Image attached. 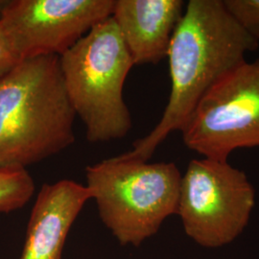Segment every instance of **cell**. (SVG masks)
Returning <instances> with one entry per match:
<instances>
[{"mask_svg": "<svg viewBox=\"0 0 259 259\" xmlns=\"http://www.w3.org/2000/svg\"><path fill=\"white\" fill-rule=\"evenodd\" d=\"M258 47L224 0H190L167 53L171 93L166 108L157 126L124 155L147 161L172 132H181L204 94Z\"/></svg>", "mask_w": 259, "mask_h": 259, "instance_id": "1", "label": "cell"}, {"mask_svg": "<svg viewBox=\"0 0 259 259\" xmlns=\"http://www.w3.org/2000/svg\"><path fill=\"white\" fill-rule=\"evenodd\" d=\"M59 56L20 61L0 78V167L25 168L75 141Z\"/></svg>", "mask_w": 259, "mask_h": 259, "instance_id": "2", "label": "cell"}, {"mask_svg": "<svg viewBox=\"0 0 259 259\" xmlns=\"http://www.w3.org/2000/svg\"><path fill=\"white\" fill-rule=\"evenodd\" d=\"M134 65L111 17L60 56L65 93L91 143L122 139L132 128L123 88Z\"/></svg>", "mask_w": 259, "mask_h": 259, "instance_id": "3", "label": "cell"}, {"mask_svg": "<svg viewBox=\"0 0 259 259\" xmlns=\"http://www.w3.org/2000/svg\"><path fill=\"white\" fill-rule=\"evenodd\" d=\"M85 179L102 222L123 246L138 247L177 214L182 174L175 163L122 154L87 167Z\"/></svg>", "mask_w": 259, "mask_h": 259, "instance_id": "4", "label": "cell"}, {"mask_svg": "<svg viewBox=\"0 0 259 259\" xmlns=\"http://www.w3.org/2000/svg\"><path fill=\"white\" fill-rule=\"evenodd\" d=\"M255 204L247 175L229 161L193 159L182 176L177 214L186 235L207 249L240 236Z\"/></svg>", "mask_w": 259, "mask_h": 259, "instance_id": "5", "label": "cell"}, {"mask_svg": "<svg viewBox=\"0 0 259 259\" xmlns=\"http://www.w3.org/2000/svg\"><path fill=\"white\" fill-rule=\"evenodd\" d=\"M181 132L187 148L220 161L234 150L259 146V58L215 83Z\"/></svg>", "mask_w": 259, "mask_h": 259, "instance_id": "6", "label": "cell"}, {"mask_svg": "<svg viewBox=\"0 0 259 259\" xmlns=\"http://www.w3.org/2000/svg\"><path fill=\"white\" fill-rule=\"evenodd\" d=\"M115 0H14L0 22L19 59L62 56L111 17Z\"/></svg>", "mask_w": 259, "mask_h": 259, "instance_id": "7", "label": "cell"}, {"mask_svg": "<svg viewBox=\"0 0 259 259\" xmlns=\"http://www.w3.org/2000/svg\"><path fill=\"white\" fill-rule=\"evenodd\" d=\"M91 199L88 187L74 181L44 185L31 211L19 259H62L71 227Z\"/></svg>", "mask_w": 259, "mask_h": 259, "instance_id": "8", "label": "cell"}, {"mask_svg": "<svg viewBox=\"0 0 259 259\" xmlns=\"http://www.w3.org/2000/svg\"><path fill=\"white\" fill-rule=\"evenodd\" d=\"M183 0H115L111 18L135 65H156L166 58L185 14Z\"/></svg>", "mask_w": 259, "mask_h": 259, "instance_id": "9", "label": "cell"}, {"mask_svg": "<svg viewBox=\"0 0 259 259\" xmlns=\"http://www.w3.org/2000/svg\"><path fill=\"white\" fill-rule=\"evenodd\" d=\"M35 182L25 168L0 167V213L23 207L35 192Z\"/></svg>", "mask_w": 259, "mask_h": 259, "instance_id": "10", "label": "cell"}, {"mask_svg": "<svg viewBox=\"0 0 259 259\" xmlns=\"http://www.w3.org/2000/svg\"><path fill=\"white\" fill-rule=\"evenodd\" d=\"M224 3L241 26L259 40V0H224Z\"/></svg>", "mask_w": 259, "mask_h": 259, "instance_id": "11", "label": "cell"}, {"mask_svg": "<svg viewBox=\"0 0 259 259\" xmlns=\"http://www.w3.org/2000/svg\"><path fill=\"white\" fill-rule=\"evenodd\" d=\"M20 61L0 22V78L9 73Z\"/></svg>", "mask_w": 259, "mask_h": 259, "instance_id": "12", "label": "cell"}]
</instances>
